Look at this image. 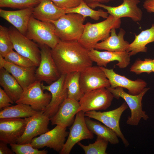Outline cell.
Listing matches in <instances>:
<instances>
[{
  "instance_id": "1",
  "label": "cell",
  "mask_w": 154,
  "mask_h": 154,
  "mask_svg": "<svg viewBox=\"0 0 154 154\" xmlns=\"http://www.w3.org/2000/svg\"><path fill=\"white\" fill-rule=\"evenodd\" d=\"M88 50L78 41L60 40L51 53L60 75L81 72L92 66Z\"/></svg>"
},
{
  "instance_id": "2",
  "label": "cell",
  "mask_w": 154,
  "mask_h": 154,
  "mask_svg": "<svg viewBox=\"0 0 154 154\" xmlns=\"http://www.w3.org/2000/svg\"><path fill=\"white\" fill-rule=\"evenodd\" d=\"M121 23L120 19H117L110 15L106 20L100 22L95 23L88 22L84 24V32L78 41L90 50L94 48L99 41L109 37L112 28H119Z\"/></svg>"
},
{
  "instance_id": "3",
  "label": "cell",
  "mask_w": 154,
  "mask_h": 154,
  "mask_svg": "<svg viewBox=\"0 0 154 154\" xmlns=\"http://www.w3.org/2000/svg\"><path fill=\"white\" fill-rule=\"evenodd\" d=\"M85 19L79 14L69 13L50 22L54 25L56 34L60 40L78 41L84 31Z\"/></svg>"
},
{
  "instance_id": "4",
  "label": "cell",
  "mask_w": 154,
  "mask_h": 154,
  "mask_svg": "<svg viewBox=\"0 0 154 154\" xmlns=\"http://www.w3.org/2000/svg\"><path fill=\"white\" fill-rule=\"evenodd\" d=\"M25 36L38 44L47 45L51 49L54 48L60 40L51 22L40 21L32 15L30 18Z\"/></svg>"
},
{
  "instance_id": "5",
  "label": "cell",
  "mask_w": 154,
  "mask_h": 154,
  "mask_svg": "<svg viewBox=\"0 0 154 154\" xmlns=\"http://www.w3.org/2000/svg\"><path fill=\"white\" fill-rule=\"evenodd\" d=\"M112 93L114 98L118 99L120 98L123 99L129 108L131 116L128 118L126 123L132 126L138 125L141 120L143 118L147 120L149 118L145 112L142 109V100L143 97L149 88H145L139 94L133 95L125 92L123 88L117 87L112 88L110 87L107 88Z\"/></svg>"
},
{
  "instance_id": "6",
  "label": "cell",
  "mask_w": 154,
  "mask_h": 154,
  "mask_svg": "<svg viewBox=\"0 0 154 154\" xmlns=\"http://www.w3.org/2000/svg\"><path fill=\"white\" fill-rule=\"evenodd\" d=\"M114 97L106 88H102L84 93L79 100L78 112L106 110L111 105Z\"/></svg>"
},
{
  "instance_id": "7",
  "label": "cell",
  "mask_w": 154,
  "mask_h": 154,
  "mask_svg": "<svg viewBox=\"0 0 154 154\" xmlns=\"http://www.w3.org/2000/svg\"><path fill=\"white\" fill-rule=\"evenodd\" d=\"M13 49L17 52L33 62L38 67L40 58V50L38 44L29 39L16 29H9Z\"/></svg>"
},
{
  "instance_id": "8",
  "label": "cell",
  "mask_w": 154,
  "mask_h": 154,
  "mask_svg": "<svg viewBox=\"0 0 154 154\" xmlns=\"http://www.w3.org/2000/svg\"><path fill=\"white\" fill-rule=\"evenodd\" d=\"M41 82L36 80L23 90L15 103L27 104L37 112L43 111L50 102L52 96L50 93L43 92Z\"/></svg>"
},
{
  "instance_id": "9",
  "label": "cell",
  "mask_w": 154,
  "mask_h": 154,
  "mask_svg": "<svg viewBox=\"0 0 154 154\" xmlns=\"http://www.w3.org/2000/svg\"><path fill=\"white\" fill-rule=\"evenodd\" d=\"M84 114L82 111L76 113L74 121L69 128L68 139L60 154H69L74 145L81 140L94 138L93 133L86 124Z\"/></svg>"
},
{
  "instance_id": "10",
  "label": "cell",
  "mask_w": 154,
  "mask_h": 154,
  "mask_svg": "<svg viewBox=\"0 0 154 154\" xmlns=\"http://www.w3.org/2000/svg\"><path fill=\"white\" fill-rule=\"evenodd\" d=\"M38 44L41 59L35 70L36 80L44 81L49 85L57 80L61 75L52 57L51 48L45 44Z\"/></svg>"
},
{
  "instance_id": "11",
  "label": "cell",
  "mask_w": 154,
  "mask_h": 154,
  "mask_svg": "<svg viewBox=\"0 0 154 154\" xmlns=\"http://www.w3.org/2000/svg\"><path fill=\"white\" fill-rule=\"evenodd\" d=\"M128 107L125 102L119 107L112 110L102 112L91 111L85 113L84 114L85 116L96 119L113 130L127 147L129 143L121 130L119 122L122 114Z\"/></svg>"
},
{
  "instance_id": "12",
  "label": "cell",
  "mask_w": 154,
  "mask_h": 154,
  "mask_svg": "<svg viewBox=\"0 0 154 154\" xmlns=\"http://www.w3.org/2000/svg\"><path fill=\"white\" fill-rule=\"evenodd\" d=\"M66 128L56 125L52 129L33 138L31 143L36 149L46 147L60 152L65 144L66 137L68 135Z\"/></svg>"
},
{
  "instance_id": "13",
  "label": "cell",
  "mask_w": 154,
  "mask_h": 154,
  "mask_svg": "<svg viewBox=\"0 0 154 154\" xmlns=\"http://www.w3.org/2000/svg\"><path fill=\"white\" fill-rule=\"evenodd\" d=\"M26 122L25 129L23 135L18 139L17 143H31L33 139L49 130L48 127L50 118L43 111L39 112L35 115L25 118Z\"/></svg>"
},
{
  "instance_id": "14",
  "label": "cell",
  "mask_w": 154,
  "mask_h": 154,
  "mask_svg": "<svg viewBox=\"0 0 154 154\" xmlns=\"http://www.w3.org/2000/svg\"><path fill=\"white\" fill-rule=\"evenodd\" d=\"M139 0H123L122 4L117 6L112 7L97 3L88 4L92 9L97 7L102 8L107 11L110 15L117 19L127 17L134 22L140 21L142 19V12L138 6Z\"/></svg>"
},
{
  "instance_id": "15",
  "label": "cell",
  "mask_w": 154,
  "mask_h": 154,
  "mask_svg": "<svg viewBox=\"0 0 154 154\" xmlns=\"http://www.w3.org/2000/svg\"><path fill=\"white\" fill-rule=\"evenodd\" d=\"M79 80L81 89L84 93L110 86L104 72L98 66H92L81 72Z\"/></svg>"
},
{
  "instance_id": "16",
  "label": "cell",
  "mask_w": 154,
  "mask_h": 154,
  "mask_svg": "<svg viewBox=\"0 0 154 154\" xmlns=\"http://www.w3.org/2000/svg\"><path fill=\"white\" fill-rule=\"evenodd\" d=\"M66 76L61 75L57 80L48 86L41 83L42 90L49 91L51 95L50 102L43 111L50 118L56 113L61 104L68 97V90L64 83Z\"/></svg>"
},
{
  "instance_id": "17",
  "label": "cell",
  "mask_w": 154,
  "mask_h": 154,
  "mask_svg": "<svg viewBox=\"0 0 154 154\" xmlns=\"http://www.w3.org/2000/svg\"><path fill=\"white\" fill-rule=\"evenodd\" d=\"M26 125L21 118H0V140L7 144L16 143L23 135Z\"/></svg>"
},
{
  "instance_id": "18",
  "label": "cell",
  "mask_w": 154,
  "mask_h": 154,
  "mask_svg": "<svg viewBox=\"0 0 154 154\" xmlns=\"http://www.w3.org/2000/svg\"><path fill=\"white\" fill-rule=\"evenodd\" d=\"M100 67L104 72L112 88L117 87L125 88L128 90V93L136 95L140 93L147 85V83L143 80L138 79L132 80L116 73L113 69Z\"/></svg>"
},
{
  "instance_id": "19",
  "label": "cell",
  "mask_w": 154,
  "mask_h": 154,
  "mask_svg": "<svg viewBox=\"0 0 154 154\" xmlns=\"http://www.w3.org/2000/svg\"><path fill=\"white\" fill-rule=\"evenodd\" d=\"M89 55L93 62L98 66L106 67L109 62L117 61L116 65L119 68H124L130 63V56L127 51H100L94 48L89 51Z\"/></svg>"
},
{
  "instance_id": "20",
  "label": "cell",
  "mask_w": 154,
  "mask_h": 154,
  "mask_svg": "<svg viewBox=\"0 0 154 154\" xmlns=\"http://www.w3.org/2000/svg\"><path fill=\"white\" fill-rule=\"evenodd\" d=\"M79 107L78 101L66 98L61 104L56 113L50 118L52 125L63 127L72 125Z\"/></svg>"
},
{
  "instance_id": "21",
  "label": "cell",
  "mask_w": 154,
  "mask_h": 154,
  "mask_svg": "<svg viewBox=\"0 0 154 154\" xmlns=\"http://www.w3.org/2000/svg\"><path fill=\"white\" fill-rule=\"evenodd\" d=\"M34 8H27L14 11L0 9V16L12 25L20 32L25 35Z\"/></svg>"
},
{
  "instance_id": "22",
  "label": "cell",
  "mask_w": 154,
  "mask_h": 154,
  "mask_svg": "<svg viewBox=\"0 0 154 154\" xmlns=\"http://www.w3.org/2000/svg\"><path fill=\"white\" fill-rule=\"evenodd\" d=\"M66 14L65 9L58 7L51 0H40L34 8L32 16L41 21L50 22L57 20Z\"/></svg>"
},
{
  "instance_id": "23",
  "label": "cell",
  "mask_w": 154,
  "mask_h": 154,
  "mask_svg": "<svg viewBox=\"0 0 154 154\" xmlns=\"http://www.w3.org/2000/svg\"><path fill=\"white\" fill-rule=\"evenodd\" d=\"M116 29L115 28H112L109 37L96 44L94 48L97 50H104L112 52L126 51L130 44L124 39L125 31L123 29L120 28L117 34Z\"/></svg>"
},
{
  "instance_id": "24",
  "label": "cell",
  "mask_w": 154,
  "mask_h": 154,
  "mask_svg": "<svg viewBox=\"0 0 154 154\" xmlns=\"http://www.w3.org/2000/svg\"><path fill=\"white\" fill-rule=\"evenodd\" d=\"M36 66L23 67L5 61L3 68L17 80L23 90L36 81Z\"/></svg>"
},
{
  "instance_id": "25",
  "label": "cell",
  "mask_w": 154,
  "mask_h": 154,
  "mask_svg": "<svg viewBox=\"0 0 154 154\" xmlns=\"http://www.w3.org/2000/svg\"><path fill=\"white\" fill-rule=\"evenodd\" d=\"M0 85L15 103L19 99L23 91L15 78L4 68L0 69Z\"/></svg>"
},
{
  "instance_id": "26",
  "label": "cell",
  "mask_w": 154,
  "mask_h": 154,
  "mask_svg": "<svg viewBox=\"0 0 154 154\" xmlns=\"http://www.w3.org/2000/svg\"><path fill=\"white\" fill-rule=\"evenodd\" d=\"M154 42V23L151 27L142 31L139 34L135 35L134 40L129 45L127 50L130 56L140 52H147L146 45Z\"/></svg>"
},
{
  "instance_id": "27",
  "label": "cell",
  "mask_w": 154,
  "mask_h": 154,
  "mask_svg": "<svg viewBox=\"0 0 154 154\" xmlns=\"http://www.w3.org/2000/svg\"><path fill=\"white\" fill-rule=\"evenodd\" d=\"M85 120L88 129L97 136L103 138L112 144L119 143L118 136L112 129L99 122L92 120L89 117H85Z\"/></svg>"
},
{
  "instance_id": "28",
  "label": "cell",
  "mask_w": 154,
  "mask_h": 154,
  "mask_svg": "<svg viewBox=\"0 0 154 154\" xmlns=\"http://www.w3.org/2000/svg\"><path fill=\"white\" fill-rule=\"evenodd\" d=\"M30 105L17 104L4 108L0 111V118H21L29 117L38 113Z\"/></svg>"
},
{
  "instance_id": "29",
  "label": "cell",
  "mask_w": 154,
  "mask_h": 154,
  "mask_svg": "<svg viewBox=\"0 0 154 154\" xmlns=\"http://www.w3.org/2000/svg\"><path fill=\"white\" fill-rule=\"evenodd\" d=\"M80 72H74L66 74L64 85L68 90L67 98L79 101L84 93L80 83Z\"/></svg>"
},
{
  "instance_id": "30",
  "label": "cell",
  "mask_w": 154,
  "mask_h": 154,
  "mask_svg": "<svg viewBox=\"0 0 154 154\" xmlns=\"http://www.w3.org/2000/svg\"><path fill=\"white\" fill-rule=\"evenodd\" d=\"M66 13H74L79 14L86 17H89L95 21L99 20L100 17L106 19L108 13L101 9L95 10L90 7L83 0H82L80 4L72 8L65 9Z\"/></svg>"
},
{
  "instance_id": "31",
  "label": "cell",
  "mask_w": 154,
  "mask_h": 154,
  "mask_svg": "<svg viewBox=\"0 0 154 154\" xmlns=\"http://www.w3.org/2000/svg\"><path fill=\"white\" fill-rule=\"evenodd\" d=\"M108 143L103 138L97 136L96 141L88 145H84L80 142L77 143L86 154H106V151Z\"/></svg>"
},
{
  "instance_id": "32",
  "label": "cell",
  "mask_w": 154,
  "mask_h": 154,
  "mask_svg": "<svg viewBox=\"0 0 154 154\" xmlns=\"http://www.w3.org/2000/svg\"><path fill=\"white\" fill-rule=\"evenodd\" d=\"M13 49V45L10 37L9 29L0 25V54L4 58Z\"/></svg>"
},
{
  "instance_id": "33",
  "label": "cell",
  "mask_w": 154,
  "mask_h": 154,
  "mask_svg": "<svg viewBox=\"0 0 154 154\" xmlns=\"http://www.w3.org/2000/svg\"><path fill=\"white\" fill-rule=\"evenodd\" d=\"M40 0H0L1 7H9L22 9L35 7Z\"/></svg>"
},
{
  "instance_id": "34",
  "label": "cell",
  "mask_w": 154,
  "mask_h": 154,
  "mask_svg": "<svg viewBox=\"0 0 154 154\" xmlns=\"http://www.w3.org/2000/svg\"><path fill=\"white\" fill-rule=\"evenodd\" d=\"M4 58L6 61L18 66L27 67L37 66L32 60L13 50L6 54Z\"/></svg>"
},
{
  "instance_id": "35",
  "label": "cell",
  "mask_w": 154,
  "mask_h": 154,
  "mask_svg": "<svg viewBox=\"0 0 154 154\" xmlns=\"http://www.w3.org/2000/svg\"><path fill=\"white\" fill-rule=\"evenodd\" d=\"M153 59L145 58L144 60H137L131 66L130 71L137 75L143 73L149 74L153 72Z\"/></svg>"
},
{
  "instance_id": "36",
  "label": "cell",
  "mask_w": 154,
  "mask_h": 154,
  "mask_svg": "<svg viewBox=\"0 0 154 154\" xmlns=\"http://www.w3.org/2000/svg\"><path fill=\"white\" fill-rule=\"evenodd\" d=\"M10 145L11 149L16 154H46L48 151L44 149L39 150L34 148L31 143L19 144H11Z\"/></svg>"
},
{
  "instance_id": "37",
  "label": "cell",
  "mask_w": 154,
  "mask_h": 154,
  "mask_svg": "<svg viewBox=\"0 0 154 154\" xmlns=\"http://www.w3.org/2000/svg\"><path fill=\"white\" fill-rule=\"evenodd\" d=\"M58 7L63 9H70L78 6L82 0H51Z\"/></svg>"
},
{
  "instance_id": "38",
  "label": "cell",
  "mask_w": 154,
  "mask_h": 154,
  "mask_svg": "<svg viewBox=\"0 0 154 154\" xmlns=\"http://www.w3.org/2000/svg\"><path fill=\"white\" fill-rule=\"evenodd\" d=\"M14 102L6 93L0 87V109L11 106Z\"/></svg>"
},
{
  "instance_id": "39",
  "label": "cell",
  "mask_w": 154,
  "mask_h": 154,
  "mask_svg": "<svg viewBox=\"0 0 154 154\" xmlns=\"http://www.w3.org/2000/svg\"><path fill=\"white\" fill-rule=\"evenodd\" d=\"M143 7L148 12L154 13V0H145Z\"/></svg>"
},
{
  "instance_id": "40",
  "label": "cell",
  "mask_w": 154,
  "mask_h": 154,
  "mask_svg": "<svg viewBox=\"0 0 154 154\" xmlns=\"http://www.w3.org/2000/svg\"><path fill=\"white\" fill-rule=\"evenodd\" d=\"M7 144L0 141V154H14L15 153L12 149L9 148L7 145Z\"/></svg>"
},
{
  "instance_id": "41",
  "label": "cell",
  "mask_w": 154,
  "mask_h": 154,
  "mask_svg": "<svg viewBox=\"0 0 154 154\" xmlns=\"http://www.w3.org/2000/svg\"><path fill=\"white\" fill-rule=\"evenodd\" d=\"M87 4L97 3H104L115 0H83Z\"/></svg>"
},
{
  "instance_id": "42",
  "label": "cell",
  "mask_w": 154,
  "mask_h": 154,
  "mask_svg": "<svg viewBox=\"0 0 154 154\" xmlns=\"http://www.w3.org/2000/svg\"><path fill=\"white\" fill-rule=\"evenodd\" d=\"M5 61V60L4 58L0 54V69L3 68Z\"/></svg>"
},
{
  "instance_id": "43",
  "label": "cell",
  "mask_w": 154,
  "mask_h": 154,
  "mask_svg": "<svg viewBox=\"0 0 154 154\" xmlns=\"http://www.w3.org/2000/svg\"><path fill=\"white\" fill-rule=\"evenodd\" d=\"M153 72H154V59H153Z\"/></svg>"
}]
</instances>
